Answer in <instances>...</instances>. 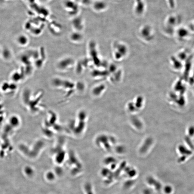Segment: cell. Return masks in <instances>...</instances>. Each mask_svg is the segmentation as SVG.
Instances as JSON below:
<instances>
[{
	"mask_svg": "<svg viewBox=\"0 0 194 194\" xmlns=\"http://www.w3.org/2000/svg\"><path fill=\"white\" fill-rule=\"evenodd\" d=\"M5 112L3 105L0 103V125H1L4 121L5 116Z\"/></svg>",
	"mask_w": 194,
	"mask_h": 194,
	"instance_id": "obj_8",
	"label": "cell"
},
{
	"mask_svg": "<svg viewBox=\"0 0 194 194\" xmlns=\"http://www.w3.org/2000/svg\"><path fill=\"white\" fill-rule=\"evenodd\" d=\"M1 54L3 58L5 60H9L11 58V51L7 48H5L2 50Z\"/></svg>",
	"mask_w": 194,
	"mask_h": 194,
	"instance_id": "obj_6",
	"label": "cell"
},
{
	"mask_svg": "<svg viewBox=\"0 0 194 194\" xmlns=\"http://www.w3.org/2000/svg\"><path fill=\"white\" fill-rule=\"evenodd\" d=\"M47 177L49 179V180H53V178H54V176L53 174H51L50 173L48 174Z\"/></svg>",
	"mask_w": 194,
	"mask_h": 194,
	"instance_id": "obj_13",
	"label": "cell"
},
{
	"mask_svg": "<svg viewBox=\"0 0 194 194\" xmlns=\"http://www.w3.org/2000/svg\"><path fill=\"white\" fill-rule=\"evenodd\" d=\"M1 51H2V50L1 49V48H0V54H1Z\"/></svg>",
	"mask_w": 194,
	"mask_h": 194,
	"instance_id": "obj_16",
	"label": "cell"
},
{
	"mask_svg": "<svg viewBox=\"0 0 194 194\" xmlns=\"http://www.w3.org/2000/svg\"><path fill=\"white\" fill-rule=\"evenodd\" d=\"M64 142L60 140L52 149V152L55 154V160L57 163H61L64 160L66 155L65 150H64Z\"/></svg>",
	"mask_w": 194,
	"mask_h": 194,
	"instance_id": "obj_4",
	"label": "cell"
},
{
	"mask_svg": "<svg viewBox=\"0 0 194 194\" xmlns=\"http://www.w3.org/2000/svg\"><path fill=\"white\" fill-rule=\"evenodd\" d=\"M168 1H169V2L170 3V5L171 6H173V3L174 2L173 0H168Z\"/></svg>",
	"mask_w": 194,
	"mask_h": 194,
	"instance_id": "obj_14",
	"label": "cell"
},
{
	"mask_svg": "<svg viewBox=\"0 0 194 194\" xmlns=\"http://www.w3.org/2000/svg\"><path fill=\"white\" fill-rule=\"evenodd\" d=\"M17 41L18 43L20 45L22 46L27 45L29 42V38L27 37L25 35L23 34L20 35L18 36L17 39Z\"/></svg>",
	"mask_w": 194,
	"mask_h": 194,
	"instance_id": "obj_5",
	"label": "cell"
},
{
	"mask_svg": "<svg viewBox=\"0 0 194 194\" xmlns=\"http://www.w3.org/2000/svg\"><path fill=\"white\" fill-rule=\"evenodd\" d=\"M144 7V4L142 0H137V5L135 10L138 14H141L143 12Z\"/></svg>",
	"mask_w": 194,
	"mask_h": 194,
	"instance_id": "obj_7",
	"label": "cell"
},
{
	"mask_svg": "<svg viewBox=\"0 0 194 194\" xmlns=\"http://www.w3.org/2000/svg\"><path fill=\"white\" fill-rule=\"evenodd\" d=\"M25 171L26 174L29 175V176L32 175L33 173V171L32 168L28 167H26L25 169Z\"/></svg>",
	"mask_w": 194,
	"mask_h": 194,
	"instance_id": "obj_12",
	"label": "cell"
},
{
	"mask_svg": "<svg viewBox=\"0 0 194 194\" xmlns=\"http://www.w3.org/2000/svg\"><path fill=\"white\" fill-rule=\"evenodd\" d=\"M21 120L17 115L11 116L5 123L2 131L0 143V156H4L7 151H12V145L11 139L21 125Z\"/></svg>",
	"mask_w": 194,
	"mask_h": 194,
	"instance_id": "obj_1",
	"label": "cell"
},
{
	"mask_svg": "<svg viewBox=\"0 0 194 194\" xmlns=\"http://www.w3.org/2000/svg\"><path fill=\"white\" fill-rule=\"evenodd\" d=\"M12 79L14 82H18L22 79V75L21 73L18 72H15L12 75Z\"/></svg>",
	"mask_w": 194,
	"mask_h": 194,
	"instance_id": "obj_10",
	"label": "cell"
},
{
	"mask_svg": "<svg viewBox=\"0 0 194 194\" xmlns=\"http://www.w3.org/2000/svg\"><path fill=\"white\" fill-rule=\"evenodd\" d=\"M42 94L41 92L40 95L34 97L30 90L26 88L23 90L22 94V101L26 108L30 113L37 114L44 109L45 106L42 102Z\"/></svg>",
	"mask_w": 194,
	"mask_h": 194,
	"instance_id": "obj_2",
	"label": "cell"
},
{
	"mask_svg": "<svg viewBox=\"0 0 194 194\" xmlns=\"http://www.w3.org/2000/svg\"><path fill=\"white\" fill-rule=\"evenodd\" d=\"M88 114L84 110H81L77 114L76 120L72 121L69 128L75 136H79L85 130L87 122Z\"/></svg>",
	"mask_w": 194,
	"mask_h": 194,
	"instance_id": "obj_3",
	"label": "cell"
},
{
	"mask_svg": "<svg viewBox=\"0 0 194 194\" xmlns=\"http://www.w3.org/2000/svg\"><path fill=\"white\" fill-rule=\"evenodd\" d=\"M1 101H2V97H1V94H0V103H1Z\"/></svg>",
	"mask_w": 194,
	"mask_h": 194,
	"instance_id": "obj_15",
	"label": "cell"
},
{
	"mask_svg": "<svg viewBox=\"0 0 194 194\" xmlns=\"http://www.w3.org/2000/svg\"><path fill=\"white\" fill-rule=\"evenodd\" d=\"M106 7V5L103 2L99 1L95 4L94 8L96 10L101 11L104 10Z\"/></svg>",
	"mask_w": 194,
	"mask_h": 194,
	"instance_id": "obj_9",
	"label": "cell"
},
{
	"mask_svg": "<svg viewBox=\"0 0 194 194\" xmlns=\"http://www.w3.org/2000/svg\"><path fill=\"white\" fill-rule=\"evenodd\" d=\"M9 86H10V84L8 83L7 82L3 83L1 86L2 91L5 92L8 91L9 90Z\"/></svg>",
	"mask_w": 194,
	"mask_h": 194,
	"instance_id": "obj_11",
	"label": "cell"
}]
</instances>
